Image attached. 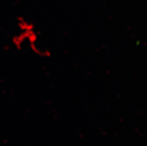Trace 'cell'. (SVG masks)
<instances>
[{"instance_id":"cell-1","label":"cell","mask_w":147,"mask_h":146,"mask_svg":"<svg viewBox=\"0 0 147 146\" xmlns=\"http://www.w3.org/2000/svg\"><path fill=\"white\" fill-rule=\"evenodd\" d=\"M12 44L17 50L23 48L37 56L49 55L48 51L41 45L40 35L33 22L25 17H18L16 20V32L13 34Z\"/></svg>"}]
</instances>
